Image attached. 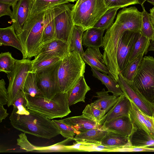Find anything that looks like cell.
Returning <instances> with one entry per match:
<instances>
[{
    "mask_svg": "<svg viewBox=\"0 0 154 154\" xmlns=\"http://www.w3.org/2000/svg\"><path fill=\"white\" fill-rule=\"evenodd\" d=\"M9 119L14 128L38 137L50 139L60 134V130L52 120L27 108L22 114L13 110Z\"/></svg>",
    "mask_w": 154,
    "mask_h": 154,
    "instance_id": "obj_1",
    "label": "cell"
},
{
    "mask_svg": "<svg viewBox=\"0 0 154 154\" xmlns=\"http://www.w3.org/2000/svg\"><path fill=\"white\" fill-rule=\"evenodd\" d=\"M85 63L80 54L70 52L61 60L57 71L60 92L67 93L84 75Z\"/></svg>",
    "mask_w": 154,
    "mask_h": 154,
    "instance_id": "obj_2",
    "label": "cell"
},
{
    "mask_svg": "<svg viewBox=\"0 0 154 154\" xmlns=\"http://www.w3.org/2000/svg\"><path fill=\"white\" fill-rule=\"evenodd\" d=\"M26 96L27 101V108L28 109L50 119L61 118L71 112L67 93L59 92L50 100L42 97H32L26 94Z\"/></svg>",
    "mask_w": 154,
    "mask_h": 154,
    "instance_id": "obj_3",
    "label": "cell"
},
{
    "mask_svg": "<svg viewBox=\"0 0 154 154\" xmlns=\"http://www.w3.org/2000/svg\"><path fill=\"white\" fill-rule=\"evenodd\" d=\"M44 11L29 16L17 36L26 54V59L35 57L43 45Z\"/></svg>",
    "mask_w": 154,
    "mask_h": 154,
    "instance_id": "obj_4",
    "label": "cell"
},
{
    "mask_svg": "<svg viewBox=\"0 0 154 154\" xmlns=\"http://www.w3.org/2000/svg\"><path fill=\"white\" fill-rule=\"evenodd\" d=\"M109 9L104 0H86L72 9L74 25L85 31L93 28Z\"/></svg>",
    "mask_w": 154,
    "mask_h": 154,
    "instance_id": "obj_5",
    "label": "cell"
},
{
    "mask_svg": "<svg viewBox=\"0 0 154 154\" xmlns=\"http://www.w3.org/2000/svg\"><path fill=\"white\" fill-rule=\"evenodd\" d=\"M132 85L146 101L154 106V57H143Z\"/></svg>",
    "mask_w": 154,
    "mask_h": 154,
    "instance_id": "obj_6",
    "label": "cell"
},
{
    "mask_svg": "<svg viewBox=\"0 0 154 154\" xmlns=\"http://www.w3.org/2000/svg\"><path fill=\"white\" fill-rule=\"evenodd\" d=\"M74 5L69 2L52 7L55 30V38L69 44L74 26L72 9Z\"/></svg>",
    "mask_w": 154,
    "mask_h": 154,
    "instance_id": "obj_7",
    "label": "cell"
},
{
    "mask_svg": "<svg viewBox=\"0 0 154 154\" xmlns=\"http://www.w3.org/2000/svg\"><path fill=\"white\" fill-rule=\"evenodd\" d=\"M142 12L135 7H124L120 11L116 20L106 31L122 35L126 30L140 32Z\"/></svg>",
    "mask_w": 154,
    "mask_h": 154,
    "instance_id": "obj_8",
    "label": "cell"
},
{
    "mask_svg": "<svg viewBox=\"0 0 154 154\" xmlns=\"http://www.w3.org/2000/svg\"><path fill=\"white\" fill-rule=\"evenodd\" d=\"M32 68V60L29 59L17 60L12 72L7 74L9 84L7 89L8 107L12 105L19 92L23 90L24 83Z\"/></svg>",
    "mask_w": 154,
    "mask_h": 154,
    "instance_id": "obj_9",
    "label": "cell"
},
{
    "mask_svg": "<svg viewBox=\"0 0 154 154\" xmlns=\"http://www.w3.org/2000/svg\"><path fill=\"white\" fill-rule=\"evenodd\" d=\"M60 61L54 66L36 73L38 87L46 100H51L60 92L57 77Z\"/></svg>",
    "mask_w": 154,
    "mask_h": 154,
    "instance_id": "obj_10",
    "label": "cell"
},
{
    "mask_svg": "<svg viewBox=\"0 0 154 154\" xmlns=\"http://www.w3.org/2000/svg\"><path fill=\"white\" fill-rule=\"evenodd\" d=\"M117 82L124 94L133 102L142 112L147 115L153 117L154 106L144 99L137 92L130 81L125 80L121 73L118 75Z\"/></svg>",
    "mask_w": 154,
    "mask_h": 154,
    "instance_id": "obj_11",
    "label": "cell"
},
{
    "mask_svg": "<svg viewBox=\"0 0 154 154\" xmlns=\"http://www.w3.org/2000/svg\"><path fill=\"white\" fill-rule=\"evenodd\" d=\"M140 33V32L126 30L121 37L117 53V62L120 72L126 66L131 49Z\"/></svg>",
    "mask_w": 154,
    "mask_h": 154,
    "instance_id": "obj_12",
    "label": "cell"
},
{
    "mask_svg": "<svg viewBox=\"0 0 154 154\" xmlns=\"http://www.w3.org/2000/svg\"><path fill=\"white\" fill-rule=\"evenodd\" d=\"M70 52L69 45L61 40L55 38L43 44L34 60L54 57L63 59Z\"/></svg>",
    "mask_w": 154,
    "mask_h": 154,
    "instance_id": "obj_13",
    "label": "cell"
},
{
    "mask_svg": "<svg viewBox=\"0 0 154 154\" xmlns=\"http://www.w3.org/2000/svg\"><path fill=\"white\" fill-rule=\"evenodd\" d=\"M33 0H19L12 7L13 17L12 25L18 36L21 33L23 25L30 16Z\"/></svg>",
    "mask_w": 154,
    "mask_h": 154,
    "instance_id": "obj_14",
    "label": "cell"
},
{
    "mask_svg": "<svg viewBox=\"0 0 154 154\" xmlns=\"http://www.w3.org/2000/svg\"><path fill=\"white\" fill-rule=\"evenodd\" d=\"M129 116L133 126L142 129L154 137V120L141 111L132 101Z\"/></svg>",
    "mask_w": 154,
    "mask_h": 154,
    "instance_id": "obj_15",
    "label": "cell"
},
{
    "mask_svg": "<svg viewBox=\"0 0 154 154\" xmlns=\"http://www.w3.org/2000/svg\"><path fill=\"white\" fill-rule=\"evenodd\" d=\"M100 128L129 137L133 131L134 127L129 116H125L105 122Z\"/></svg>",
    "mask_w": 154,
    "mask_h": 154,
    "instance_id": "obj_16",
    "label": "cell"
},
{
    "mask_svg": "<svg viewBox=\"0 0 154 154\" xmlns=\"http://www.w3.org/2000/svg\"><path fill=\"white\" fill-rule=\"evenodd\" d=\"M82 58L85 63L91 67L111 77L109 69L104 63L103 55L99 48L88 47Z\"/></svg>",
    "mask_w": 154,
    "mask_h": 154,
    "instance_id": "obj_17",
    "label": "cell"
},
{
    "mask_svg": "<svg viewBox=\"0 0 154 154\" xmlns=\"http://www.w3.org/2000/svg\"><path fill=\"white\" fill-rule=\"evenodd\" d=\"M131 105L130 100L124 94L119 96L115 104L103 117L101 125L115 118L129 116Z\"/></svg>",
    "mask_w": 154,
    "mask_h": 154,
    "instance_id": "obj_18",
    "label": "cell"
},
{
    "mask_svg": "<svg viewBox=\"0 0 154 154\" xmlns=\"http://www.w3.org/2000/svg\"><path fill=\"white\" fill-rule=\"evenodd\" d=\"M0 45L10 46L15 48L22 53L23 58L26 59V51L12 25L5 28H0Z\"/></svg>",
    "mask_w": 154,
    "mask_h": 154,
    "instance_id": "obj_19",
    "label": "cell"
},
{
    "mask_svg": "<svg viewBox=\"0 0 154 154\" xmlns=\"http://www.w3.org/2000/svg\"><path fill=\"white\" fill-rule=\"evenodd\" d=\"M133 127V131L129 137L131 145L154 149V137L142 129Z\"/></svg>",
    "mask_w": 154,
    "mask_h": 154,
    "instance_id": "obj_20",
    "label": "cell"
},
{
    "mask_svg": "<svg viewBox=\"0 0 154 154\" xmlns=\"http://www.w3.org/2000/svg\"><path fill=\"white\" fill-rule=\"evenodd\" d=\"M91 90L86 82L84 75L68 92V101L70 106L80 102H85L86 94Z\"/></svg>",
    "mask_w": 154,
    "mask_h": 154,
    "instance_id": "obj_21",
    "label": "cell"
},
{
    "mask_svg": "<svg viewBox=\"0 0 154 154\" xmlns=\"http://www.w3.org/2000/svg\"><path fill=\"white\" fill-rule=\"evenodd\" d=\"M105 30L93 27L83 33L82 45L86 47L99 48L103 47V34Z\"/></svg>",
    "mask_w": 154,
    "mask_h": 154,
    "instance_id": "obj_22",
    "label": "cell"
},
{
    "mask_svg": "<svg viewBox=\"0 0 154 154\" xmlns=\"http://www.w3.org/2000/svg\"><path fill=\"white\" fill-rule=\"evenodd\" d=\"M61 120L73 127L79 133L83 132L92 128H99L101 126L95 122L82 115L67 118Z\"/></svg>",
    "mask_w": 154,
    "mask_h": 154,
    "instance_id": "obj_23",
    "label": "cell"
},
{
    "mask_svg": "<svg viewBox=\"0 0 154 154\" xmlns=\"http://www.w3.org/2000/svg\"><path fill=\"white\" fill-rule=\"evenodd\" d=\"M107 91L103 88L101 91L97 92L95 96L97 99L90 104L104 111L106 113L115 104L119 96L109 95Z\"/></svg>",
    "mask_w": 154,
    "mask_h": 154,
    "instance_id": "obj_24",
    "label": "cell"
},
{
    "mask_svg": "<svg viewBox=\"0 0 154 154\" xmlns=\"http://www.w3.org/2000/svg\"><path fill=\"white\" fill-rule=\"evenodd\" d=\"M93 76L100 80L108 89V92L113 95L120 96L124 94L119 83L111 76L103 73L92 67H91Z\"/></svg>",
    "mask_w": 154,
    "mask_h": 154,
    "instance_id": "obj_25",
    "label": "cell"
},
{
    "mask_svg": "<svg viewBox=\"0 0 154 154\" xmlns=\"http://www.w3.org/2000/svg\"><path fill=\"white\" fill-rule=\"evenodd\" d=\"M108 131L100 128H92L76 135L74 140L76 142L87 143L100 142Z\"/></svg>",
    "mask_w": 154,
    "mask_h": 154,
    "instance_id": "obj_26",
    "label": "cell"
},
{
    "mask_svg": "<svg viewBox=\"0 0 154 154\" xmlns=\"http://www.w3.org/2000/svg\"><path fill=\"white\" fill-rule=\"evenodd\" d=\"M44 28L43 33V45L55 38V30L52 7L44 11Z\"/></svg>",
    "mask_w": 154,
    "mask_h": 154,
    "instance_id": "obj_27",
    "label": "cell"
},
{
    "mask_svg": "<svg viewBox=\"0 0 154 154\" xmlns=\"http://www.w3.org/2000/svg\"><path fill=\"white\" fill-rule=\"evenodd\" d=\"M76 142L71 146H66L69 151H78L86 152H117L118 148L106 146L100 142L87 143Z\"/></svg>",
    "mask_w": 154,
    "mask_h": 154,
    "instance_id": "obj_28",
    "label": "cell"
},
{
    "mask_svg": "<svg viewBox=\"0 0 154 154\" xmlns=\"http://www.w3.org/2000/svg\"><path fill=\"white\" fill-rule=\"evenodd\" d=\"M100 143L104 146L113 147L131 146L129 137L110 131H108Z\"/></svg>",
    "mask_w": 154,
    "mask_h": 154,
    "instance_id": "obj_29",
    "label": "cell"
},
{
    "mask_svg": "<svg viewBox=\"0 0 154 154\" xmlns=\"http://www.w3.org/2000/svg\"><path fill=\"white\" fill-rule=\"evenodd\" d=\"M150 40L142 35L140 33L131 49L127 65L133 61L140 54H146Z\"/></svg>",
    "mask_w": 154,
    "mask_h": 154,
    "instance_id": "obj_30",
    "label": "cell"
},
{
    "mask_svg": "<svg viewBox=\"0 0 154 154\" xmlns=\"http://www.w3.org/2000/svg\"><path fill=\"white\" fill-rule=\"evenodd\" d=\"M84 31L82 27L74 25L69 44L70 52L75 51L81 57L84 53L82 46V38Z\"/></svg>",
    "mask_w": 154,
    "mask_h": 154,
    "instance_id": "obj_31",
    "label": "cell"
},
{
    "mask_svg": "<svg viewBox=\"0 0 154 154\" xmlns=\"http://www.w3.org/2000/svg\"><path fill=\"white\" fill-rule=\"evenodd\" d=\"M23 91L26 94L31 97H43L38 85L36 73L29 72L24 83Z\"/></svg>",
    "mask_w": 154,
    "mask_h": 154,
    "instance_id": "obj_32",
    "label": "cell"
},
{
    "mask_svg": "<svg viewBox=\"0 0 154 154\" xmlns=\"http://www.w3.org/2000/svg\"><path fill=\"white\" fill-rule=\"evenodd\" d=\"M143 8L141 26L140 30L141 34L150 41L154 39V27L152 22L150 14L146 11L143 4Z\"/></svg>",
    "mask_w": 154,
    "mask_h": 154,
    "instance_id": "obj_33",
    "label": "cell"
},
{
    "mask_svg": "<svg viewBox=\"0 0 154 154\" xmlns=\"http://www.w3.org/2000/svg\"><path fill=\"white\" fill-rule=\"evenodd\" d=\"M68 2L66 0H33L30 16L37 14L57 5Z\"/></svg>",
    "mask_w": 154,
    "mask_h": 154,
    "instance_id": "obj_34",
    "label": "cell"
},
{
    "mask_svg": "<svg viewBox=\"0 0 154 154\" xmlns=\"http://www.w3.org/2000/svg\"><path fill=\"white\" fill-rule=\"evenodd\" d=\"M62 59L57 57H52L37 60H32L30 71L37 73L45 70L57 64Z\"/></svg>",
    "mask_w": 154,
    "mask_h": 154,
    "instance_id": "obj_35",
    "label": "cell"
},
{
    "mask_svg": "<svg viewBox=\"0 0 154 154\" xmlns=\"http://www.w3.org/2000/svg\"><path fill=\"white\" fill-rule=\"evenodd\" d=\"M143 56L142 54H140L128 63L122 71L120 72L125 80L131 82L133 81L137 74Z\"/></svg>",
    "mask_w": 154,
    "mask_h": 154,
    "instance_id": "obj_36",
    "label": "cell"
},
{
    "mask_svg": "<svg viewBox=\"0 0 154 154\" xmlns=\"http://www.w3.org/2000/svg\"><path fill=\"white\" fill-rule=\"evenodd\" d=\"M118 8H110L101 17L93 27L105 30L109 28L114 23Z\"/></svg>",
    "mask_w": 154,
    "mask_h": 154,
    "instance_id": "obj_37",
    "label": "cell"
},
{
    "mask_svg": "<svg viewBox=\"0 0 154 154\" xmlns=\"http://www.w3.org/2000/svg\"><path fill=\"white\" fill-rule=\"evenodd\" d=\"M17 60L9 52L1 53L0 54V71L7 74L11 72Z\"/></svg>",
    "mask_w": 154,
    "mask_h": 154,
    "instance_id": "obj_38",
    "label": "cell"
},
{
    "mask_svg": "<svg viewBox=\"0 0 154 154\" xmlns=\"http://www.w3.org/2000/svg\"><path fill=\"white\" fill-rule=\"evenodd\" d=\"M106 114L103 111L88 104L82 111V115L101 126V122Z\"/></svg>",
    "mask_w": 154,
    "mask_h": 154,
    "instance_id": "obj_39",
    "label": "cell"
},
{
    "mask_svg": "<svg viewBox=\"0 0 154 154\" xmlns=\"http://www.w3.org/2000/svg\"><path fill=\"white\" fill-rule=\"evenodd\" d=\"M60 131V134L64 137L74 140V136L80 133L72 126L62 122L61 120H53Z\"/></svg>",
    "mask_w": 154,
    "mask_h": 154,
    "instance_id": "obj_40",
    "label": "cell"
},
{
    "mask_svg": "<svg viewBox=\"0 0 154 154\" xmlns=\"http://www.w3.org/2000/svg\"><path fill=\"white\" fill-rule=\"evenodd\" d=\"M27 105L26 94L23 90H21L17 94L12 103L13 110L17 113H23L27 110Z\"/></svg>",
    "mask_w": 154,
    "mask_h": 154,
    "instance_id": "obj_41",
    "label": "cell"
},
{
    "mask_svg": "<svg viewBox=\"0 0 154 154\" xmlns=\"http://www.w3.org/2000/svg\"><path fill=\"white\" fill-rule=\"evenodd\" d=\"M72 140L69 138L52 145L46 146H41L40 152H69L68 149L64 144Z\"/></svg>",
    "mask_w": 154,
    "mask_h": 154,
    "instance_id": "obj_42",
    "label": "cell"
},
{
    "mask_svg": "<svg viewBox=\"0 0 154 154\" xmlns=\"http://www.w3.org/2000/svg\"><path fill=\"white\" fill-rule=\"evenodd\" d=\"M105 5L109 9L121 8L130 5L139 4L138 0H104Z\"/></svg>",
    "mask_w": 154,
    "mask_h": 154,
    "instance_id": "obj_43",
    "label": "cell"
},
{
    "mask_svg": "<svg viewBox=\"0 0 154 154\" xmlns=\"http://www.w3.org/2000/svg\"><path fill=\"white\" fill-rule=\"evenodd\" d=\"M8 97L5 83L3 79L0 80V105L4 106L8 104Z\"/></svg>",
    "mask_w": 154,
    "mask_h": 154,
    "instance_id": "obj_44",
    "label": "cell"
},
{
    "mask_svg": "<svg viewBox=\"0 0 154 154\" xmlns=\"http://www.w3.org/2000/svg\"><path fill=\"white\" fill-rule=\"evenodd\" d=\"M11 5L9 4L0 3V17L5 15L9 16L11 19L13 17V11L10 8Z\"/></svg>",
    "mask_w": 154,
    "mask_h": 154,
    "instance_id": "obj_45",
    "label": "cell"
},
{
    "mask_svg": "<svg viewBox=\"0 0 154 154\" xmlns=\"http://www.w3.org/2000/svg\"><path fill=\"white\" fill-rule=\"evenodd\" d=\"M8 115L7 109L4 108L3 106L0 105V122L1 123L3 120L5 119Z\"/></svg>",
    "mask_w": 154,
    "mask_h": 154,
    "instance_id": "obj_46",
    "label": "cell"
},
{
    "mask_svg": "<svg viewBox=\"0 0 154 154\" xmlns=\"http://www.w3.org/2000/svg\"><path fill=\"white\" fill-rule=\"evenodd\" d=\"M19 0H0V3L9 4L12 7L14 6Z\"/></svg>",
    "mask_w": 154,
    "mask_h": 154,
    "instance_id": "obj_47",
    "label": "cell"
},
{
    "mask_svg": "<svg viewBox=\"0 0 154 154\" xmlns=\"http://www.w3.org/2000/svg\"><path fill=\"white\" fill-rule=\"evenodd\" d=\"M148 51H154V39L153 40L150 41Z\"/></svg>",
    "mask_w": 154,
    "mask_h": 154,
    "instance_id": "obj_48",
    "label": "cell"
},
{
    "mask_svg": "<svg viewBox=\"0 0 154 154\" xmlns=\"http://www.w3.org/2000/svg\"><path fill=\"white\" fill-rule=\"evenodd\" d=\"M86 0H78L76 2V3L74 5V6L73 8H74L77 7L80 4H81L82 2H83L84 1H85Z\"/></svg>",
    "mask_w": 154,
    "mask_h": 154,
    "instance_id": "obj_49",
    "label": "cell"
},
{
    "mask_svg": "<svg viewBox=\"0 0 154 154\" xmlns=\"http://www.w3.org/2000/svg\"><path fill=\"white\" fill-rule=\"evenodd\" d=\"M150 14L151 17H154V7L150 10Z\"/></svg>",
    "mask_w": 154,
    "mask_h": 154,
    "instance_id": "obj_50",
    "label": "cell"
},
{
    "mask_svg": "<svg viewBox=\"0 0 154 154\" xmlns=\"http://www.w3.org/2000/svg\"><path fill=\"white\" fill-rule=\"evenodd\" d=\"M148 0H138L139 4L141 5L145 2L146 1H147Z\"/></svg>",
    "mask_w": 154,
    "mask_h": 154,
    "instance_id": "obj_51",
    "label": "cell"
},
{
    "mask_svg": "<svg viewBox=\"0 0 154 154\" xmlns=\"http://www.w3.org/2000/svg\"><path fill=\"white\" fill-rule=\"evenodd\" d=\"M147 1L154 6V0H148Z\"/></svg>",
    "mask_w": 154,
    "mask_h": 154,
    "instance_id": "obj_52",
    "label": "cell"
},
{
    "mask_svg": "<svg viewBox=\"0 0 154 154\" xmlns=\"http://www.w3.org/2000/svg\"><path fill=\"white\" fill-rule=\"evenodd\" d=\"M66 1L68 2H74L77 0H66Z\"/></svg>",
    "mask_w": 154,
    "mask_h": 154,
    "instance_id": "obj_53",
    "label": "cell"
},
{
    "mask_svg": "<svg viewBox=\"0 0 154 154\" xmlns=\"http://www.w3.org/2000/svg\"><path fill=\"white\" fill-rule=\"evenodd\" d=\"M151 18L152 22V23L154 27V17L151 16Z\"/></svg>",
    "mask_w": 154,
    "mask_h": 154,
    "instance_id": "obj_54",
    "label": "cell"
},
{
    "mask_svg": "<svg viewBox=\"0 0 154 154\" xmlns=\"http://www.w3.org/2000/svg\"><path fill=\"white\" fill-rule=\"evenodd\" d=\"M153 119H154V111L153 116Z\"/></svg>",
    "mask_w": 154,
    "mask_h": 154,
    "instance_id": "obj_55",
    "label": "cell"
}]
</instances>
